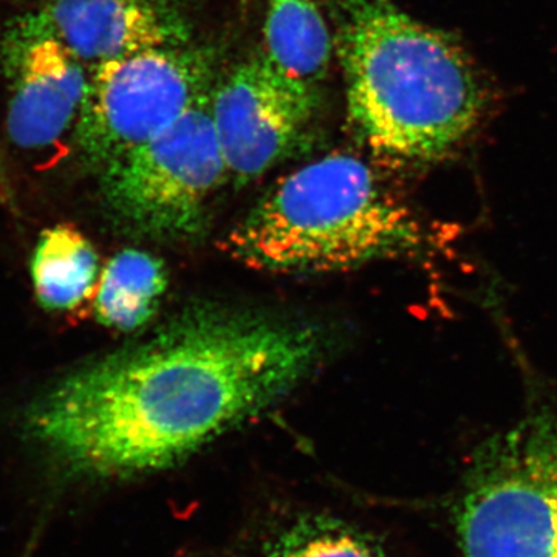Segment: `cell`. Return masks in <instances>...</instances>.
I'll return each instance as SVG.
<instances>
[{"instance_id": "1", "label": "cell", "mask_w": 557, "mask_h": 557, "mask_svg": "<svg viewBox=\"0 0 557 557\" xmlns=\"http://www.w3.org/2000/svg\"><path fill=\"white\" fill-rule=\"evenodd\" d=\"M327 347L322 330L307 322L251 310L188 311L40 395L25 412V434L69 478L153 474L295 391Z\"/></svg>"}, {"instance_id": "2", "label": "cell", "mask_w": 557, "mask_h": 557, "mask_svg": "<svg viewBox=\"0 0 557 557\" xmlns=\"http://www.w3.org/2000/svg\"><path fill=\"white\" fill-rule=\"evenodd\" d=\"M333 42L359 138L384 159H443L486 108L482 76L446 33L392 0H330Z\"/></svg>"}, {"instance_id": "3", "label": "cell", "mask_w": 557, "mask_h": 557, "mask_svg": "<svg viewBox=\"0 0 557 557\" xmlns=\"http://www.w3.org/2000/svg\"><path fill=\"white\" fill-rule=\"evenodd\" d=\"M412 212L364 160L332 153L281 180L223 248L249 269L335 273L420 248Z\"/></svg>"}, {"instance_id": "4", "label": "cell", "mask_w": 557, "mask_h": 557, "mask_svg": "<svg viewBox=\"0 0 557 557\" xmlns=\"http://www.w3.org/2000/svg\"><path fill=\"white\" fill-rule=\"evenodd\" d=\"M458 557H557V412L485 440L453 508Z\"/></svg>"}, {"instance_id": "5", "label": "cell", "mask_w": 557, "mask_h": 557, "mask_svg": "<svg viewBox=\"0 0 557 557\" xmlns=\"http://www.w3.org/2000/svg\"><path fill=\"white\" fill-rule=\"evenodd\" d=\"M211 94L101 171L102 197L124 228L160 242L207 233L212 197L230 178L212 123Z\"/></svg>"}, {"instance_id": "6", "label": "cell", "mask_w": 557, "mask_h": 557, "mask_svg": "<svg viewBox=\"0 0 557 557\" xmlns=\"http://www.w3.org/2000/svg\"><path fill=\"white\" fill-rule=\"evenodd\" d=\"M214 75V51L193 44L98 65L75 127L81 156L106 170L211 94Z\"/></svg>"}, {"instance_id": "7", "label": "cell", "mask_w": 557, "mask_h": 557, "mask_svg": "<svg viewBox=\"0 0 557 557\" xmlns=\"http://www.w3.org/2000/svg\"><path fill=\"white\" fill-rule=\"evenodd\" d=\"M319 106V87L288 75L263 53L233 69L211 94L228 177L244 185L302 148Z\"/></svg>"}, {"instance_id": "8", "label": "cell", "mask_w": 557, "mask_h": 557, "mask_svg": "<svg viewBox=\"0 0 557 557\" xmlns=\"http://www.w3.org/2000/svg\"><path fill=\"white\" fill-rule=\"evenodd\" d=\"M5 35L58 40L91 72L141 51L190 46L194 25L182 0H46Z\"/></svg>"}, {"instance_id": "9", "label": "cell", "mask_w": 557, "mask_h": 557, "mask_svg": "<svg viewBox=\"0 0 557 557\" xmlns=\"http://www.w3.org/2000/svg\"><path fill=\"white\" fill-rule=\"evenodd\" d=\"M9 81L7 131L17 148L46 149L75 131L90 70L58 40L3 35L0 50Z\"/></svg>"}, {"instance_id": "10", "label": "cell", "mask_w": 557, "mask_h": 557, "mask_svg": "<svg viewBox=\"0 0 557 557\" xmlns=\"http://www.w3.org/2000/svg\"><path fill=\"white\" fill-rule=\"evenodd\" d=\"M222 557H394L384 539L330 509L284 507L249 522Z\"/></svg>"}, {"instance_id": "11", "label": "cell", "mask_w": 557, "mask_h": 557, "mask_svg": "<svg viewBox=\"0 0 557 557\" xmlns=\"http://www.w3.org/2000/svg\"><path fill=\"white\" fill-rule=\"evenodd\" d=\"M263 7L262 53L288 75L319 87L335 50L321 0H263Z\"/></svg>"}, {"instance_id": "12", "label": "cell", "mask_w": 557, "mask_h": 557, "mask_svg": "<svg viewBox=\"0 0 557 557\" xmlns=\"http://www.w3.org/2000/svg\"><path fill=\"white\" fill-rule=\"evenodd\" d=\"M32 278L44 309H76L90 298L97 284V251L70 226L44 231L33 255Z\"/></svg>"}, {"instance_id": "13", "label": "cell", "mask_w": 557, "mask_h": 557, "mask_svg": "<svg viewBox=\"0 0 557 557\" xmlns=\"http://www.w3.org/2000/svg\"><path fill=\"white\" fill-rule=\"evenodd\" d=\"M166 288L168 271L159 258L124 249L102 271L95 314L106 327L132 332L153 318Z\"/></svg>"}]
</instances>
